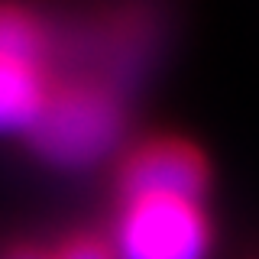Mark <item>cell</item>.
Wrapping results in <instances>:
<instances>
[{
	"instance_id": "5",
	"label": "cell",
	"mask_w": 259,
	"mask_h": 259,
	"mask_svg": "<svg viewBox=\"0 0 259 259\" xmlns=\"http://www.w3.org/2000/svg\"><path fill=\"white\" fill-rule=\"evenodd\" d=\"M42 46H46V36H42V26L36 23V16L16 4H0V59L39 65Z\"/></svg>"
},
{
	"instance_id": "3",
	"label": "cell",
	"mask_w": 259,
	"mask_h": 259,
	"mask_svg": "<svg viewBox=\"0 0 259 259\" xmlns=\"http://www.w3.org/2000/svg\"><path fill=\"white\" fill-rule=\"evenodd\" d=\"M207 191V162L191 143L149 140L120 165V194L130 201H188L201 204Z\"/></svg>"
},
{
	"instance_id": "2",
	"label": "cell",
	"mask_w": 259,
	"mask_h": 259,
	"mask_svg": "<svg viewBox=\"0 0 259 259\" xmlns=\"http://www.w3.org/2000/svg\"><path fill=\"white\" fill-rule=\"evenodd\" d=\"M210 224L201 204L188 201H130L117 221V259H204Z\"/></svg>"
},
{
	"instance_id": "6",
	"label": "cell",
	"mask_w": 259,
	"mask_h": 259,
	"mask_svg": "<svg viewBox=\"0 0 259 259\" xmlns=\"http://www.w3.org/2000/svg\"><path fill=\"white\" fill-rule=\"evenodd\" d=\"M55 259H117L110 243H101L94 237H75L55 253Z\"/></svg>"
},
{
	"instance_id": "4",
	"label": "cell",
	"mask_w": 259,
	"mask_h": 259,
	"mask_svg": "<svg viewBox=\"0 0 259 259\" xmlns=\"http://www.w3.org/2000/svg\"><path fill=\"white\" fill-rule=\"evenodd\" d=\"M46 94L39 65L0 59V133H29Z\"/></svg>"
},
{
	"instance_id": "7",
	"label": "cell",
	"mask_w": 259,
	"mask_h": 259,
	"mask_svg": "<svg viewBox=\"0 0 259 259\" xmlns=\"http://www.w3.org/2000/svg\"><path fill=\"white\" fill-rule=\"evenodd\" d=\"M7 259H55V256H49L36 246H20V249H13V253H7Z\"/></svg>"
},
{
	"instance_id": "1",
	"label": "cell",
	"mask_w": 259,
	"mask_h": 259,
	"mask_svg": "<svg viewBox=\"0 0 259 259\" xmlns=\"http://www.w3.org/2000/svg\"><path fill=\"white\" fill-rule=\"evenodd\" d=\"M123 107L101 84L49 88L46 104L29 126V143L46 162L84 168L117 149L123 136Z\"/></svg>"
}]
</instances>
